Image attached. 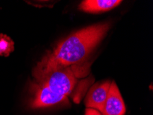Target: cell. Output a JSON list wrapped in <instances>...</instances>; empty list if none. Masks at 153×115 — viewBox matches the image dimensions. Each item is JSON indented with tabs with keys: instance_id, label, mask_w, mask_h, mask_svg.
<instances>
[{
	"instance_id": "cell-1",
	"label": "cell",
	"mask_w": 153,
	"mask_h": 115,
	"mask_svg": "<svg viewBox=\"0 0 153 115\" xmlns=\"http://www.w3.org/2000/svg\"><path fill=\"white\" fill-rule=\"evenodd\" d=\"M111 23L105 22L86 27L69 35L48 52L43 59L64 66L78 67L89 57L106 32Z\"/></svg>"
},
{
	"instance_id": "cell-7",
	"label": "cell",
	"mask_w": 153,
	"mask_h": 115,
	"mask_svg": "<svg viewBox=\"0 0 153 115\" xmlns=\"http://www.w3.org/2000/svg\"><path fill=\"white\" fill-rule=\"evenodd\" d=\"M13 50V41L7 35L0 34V56L8 57Z\"/></svg>"
},
{
	"instance_id": "cell-5",
	"label": "cell",
	"mask_w": 153,
	"mask_h": 115,
	"mask_svg": "<svg viewBox=\"0 0 153 115\" xmlns=\"http://www.w3.org/2000/svg\"><path fill=\"white\" fill-rule=\"evenodd\" d=\"M126 111V106L118 87L115 81H112L100 113L102 115H124Z\"/></svg>"
},
{
	"instance_id": "cell-3",
	"label": "cell",
	"mask_w": 153,
	"mask_h": 115,
	"mask_svg": "<svg viewBox=\"0 0 153 115\" xmlns=\"http://www.w3.org/2000/svg\"><path fill=\"white\" fill-rule=\"evenodd\" d=\"M28 106L32 109L49 108L69 105L68 97L57 95L45 86L30 81Z\"/></svg>"
},
{
	"instance_id": "cell-6",
	"label": "cell",
	"mask_w": 153,
	"mask_h": 115,
	"mask_svg": "<svg viewBox=\"0 0 153 115\" xmlns=\"http://www.w3.org/2000/svg\"><path fill=\"white\" fill-rule=\"evenodd\" d=\"M120 0H85L78 6L80 10L90 13H99L110 11L121 3Z\"/></svg>"
},
{
	"instance_id": "cell-8",
	"label": "cell",
	"mask_w": 153,
	"mask_h": 115,
	"mask_svg": "<svg viewBox=\"0 0 153 115\" xmlns=\"http://www.w3.org/2000/svg\"><path fill=\"white\" fill-rule=\"evenodd\" d=\"M85 115H102L98 110L87 107L85 110Z\"/></svg>"
},
{
	"instance_id": "cell-4",
	"label": "cell",
	"mask_w": 153,
	"mask_h": 115,
	"mask_svg": "<svg viewBox=\"0 0 153 115\" xmlns=\"http://www.w3.org/2000/svg\"><path fill=\"white\" fill-rule=\"evenodd\" d=\"M111 82L104 81L93 85L86 95L85 104L87 107L98 110L100 112L107 97Z\"/></svg>"
},
{
	"instance_id": "cell-2",
	"label": "cell",
	"mask_w": 153,
	"mask_h": 115,
	"mask_svg": "<svg viewBox=\"0 0 153 115\" xmlns=\"http://www.w3.org/2000/svg\"><path fill=\"white\" fill-rule=\"evenodd\" d=\"M75 68L64 66L42 58L32 70L31 81L45 86L57 95L70 97L74 103L80 104L94 79H79Z\"/></svg>"
}]
</instances>
